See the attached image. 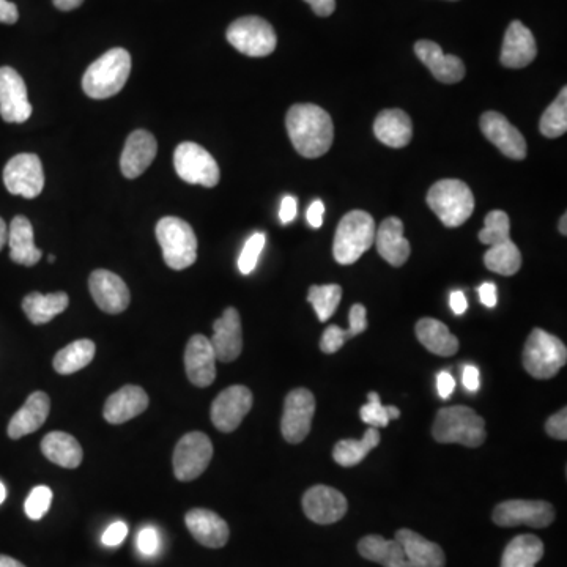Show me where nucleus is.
<instances>
[{"mask_svg":"<svg viewBox=\"0 0 567 567\" xmlns=\"http://www.w3.org/2000/svg\"><path fill=\"white\" fill-rule=\"evenodd\" d=\"M18 19V7L8 0H0V23L15 24Z\"/></svg>","mask_w":567,"mask_h":567,"instance_id":"nucleus-55","label":"nucleus"},{"mask_svg":"<svg viewBox=\"0 0 567 567\" xmlns=\"http://www.w3.org/2000/svg\"><path fill=\"white\" fill-rule=\"evenodd\" d=\"M566 221H567V215L566 213H564V215L561 216L560 219V227H558V229H560L561 234L563 235H567Z\"/></svg>","mask_w":567,"mask_h":567,"instance_id":"nucleus-61","label":"nucleus"},{"mask_svg":"<svg viewBox=\"0 0 567 567\" xmlns=\"http://www.w3.org/2000/svg\"><path fill=\"white\" fill-rule=\"evenodd\" d=\"M375 232V221L369 213L363 210L347 213L334 235V260L341 265L355 264L374 245Z\"/></svg>","mask_w":567,"mask_h":567,"instance_id":"nucleus-5","label":"nucleus"},{"mask_svg":"<svg viewBox=\"0 0 567 567\" xmlns=\"http://www.w3.org/2000/svg\"><path fill=\"white\" fill-rule=\"evenodd\" d=\"M0 567H26L12 556L0 555Z\"/></svg>","mask_w":567,"mask_h":567,"instance_id":"nucleus-58","label":"nucleus"},{"mask_svg":"<svg viewBox=\"0 0 567 567\" xmlns=\"http://www.w3.org/2000/svg\"><path fill=\"white\" fill-rule=\"evenodd\" d=\"M265 241H267V237L262 232L252 235L246 241L245 248L241 251L240 259H238V268H240L243 275H251L254 268H256L257 260H259L260 254L264 251Z\"/></svg>","mask_w":567,"mask_h":567,"instance_id":"nucleus-44","label":"nucleus"},{"mask_svg":"<svg viewBox=\"0 0 567 567\" xmlns=\"http://www.w3.org/2000/svg\"><path fill=\"white\" fill-rule=\"evenodd\" d=\"M130 73V52L123 48L109 49L87 68L82 89L93 100H106L122 92Z\"/></svg>","mask_w":567,"mask_h":567,"instance_id":"nucleus-2","label":"nucleus"},{"mask_svg":"<svg viewBox=\"0 0 567 567\" xmlns=\"http://www.w3.org/2000/svg\"><path fill=\"white\" fill-rule=\"evenodd\" d=\"M216 355L210 339L196 334L185 350V369L189 382L197 388H207L216 378Z\"/></svg>","mask_w":567,"mask_h":567,"instance_id":"nucleus-19","label":"nucleus"},{"mask_svg":"<svg viewBox=\"0 0 567 567\" xmlns=\"http://www.w3.org/2000/svg\"><path fill=\"white\" fill-rule=\"evenodd\" d=\"M51 410V399L43 391H35L27 397L26 404L19 408L8 424V437L12 440L34 434L46 423Z\"/></svg>","mask_w":567,"mask_h":567,"instance_id":"nucleus-26","label":"nucleus"},{"mask_svg":"<svg viewBox=\"0 0 567 567\" xmlns=\"http://www.w3.org/2000/svg\"><path fill=\"white\" fill-rule=\"evenodd\" d=\"M416 338L434 355L453 356L459 350V339L445 323L430 317H424L416 323Z\"/></svg>","mask_w":567,"mask_h":567,"instance_id":"nucleus-32","label":"nucleus"},{"mask_svg":"<svg viewBox=\"0 0 567 567\" xmlns=\"http://www.w3.org/2000/svg\"><path fill=\"white\" fill-rule=\"evenodd\" d=\"M511 221L506 213L501 210H493L484 219V227L479 232V241L482 245L493 246L503 241L511 240Z\"/></svg>","mask_w":567,"mask_h":567,"instance_id":"nucleus-42","label":"nucleus"},{"mask_svg":"<svg viewBox=\"0 0 567 567\" xmlns=\"http://www.w3.org/2000/svg\"><path fill=\"white\" fill-rule=\"evenodd\" d=\"M567 349L560 338L534 328L523 347L522 363L531 377L549 380L566 366Z\"/></svg>","mask_w":567,"mask_h":567,"instance_id":"nucleus-6","label":"nucleus"},{"mask_svg":"<svg viewBox=\"0 0 567 567\" xmlns=\"http://www.w3.org/2000/svg\"><path fill=\"white\" fill-rule=\"evenodd\" d=\"M227 41L238 52L249 57L270 56L278 45L275 29L259 16H245L230 24Z\"/></svg>","mask_w":567,"mask_h":567,"instance_id":"nucleus-8","label":"nucleus"},{"mask_svg":"<svg viewBox=\"0 0 567 567\" xmlns=\"http://www.w3.org/2000/svg\"><path fill=\"white\" fill-rule=\"evenodd\" d=\"M542 556L544 542L534 534H520L506 545L501 567H536Z\"/></svg>","mask_w":567,"mask_h":567,"instance_id":"nucleus-35","label":"nucleus"},{"mask_svg":"<svg viewBox=\"0 0 567 567\" xmlns=\"http://www.w3.org/2000/svg\"><path fill=\"white\" fill-rule=\"evenodd\" d=\"M484 264L498 275H516L522 267V254L514 241H503L498 245L490 246L489 251L484 254Z\"/></svg>","mask_w":567,"mask_h":567,"instance_id":"nucleus-39","label":"nucleus"},{"mask_svg":"<svg viewBox=\"0 0 567 567\" xmlns=\"http://www.w3.org/2000/svg\"><path fill=\"white\" fill-rule=\"evenodd\" d=\"M126 534H128V527L125 522L112 523L111 527L104 531L103 544L108 547H117L125 541Z\"/></svg>","mask_w":567,"mask_h":567,"instance_id":"nucleus-48","label":"nucleus"},{"mask_svg":"<svg viewBox=\"0 0 567 567\" xmlns=\"http://www.w3.org/2000/svg\"><path fill=\"white\" fill-rule=\"evenodd\" d=\"M287 133L304 158H319L331 149L334 125L330 114L317 104H295L287 112Z\"/></svg>","mask_w":567,"mask_h":567,"instance_id":"nucleus-1","label":"nucleus"},{"mask_svg":"<svg viewBox=\"0 0 567 567\" xmlns=\"http://www.w3.org/2000/svg\"><path fill=\"white\" fill-rule=\"evenodd\" d=\"M185 523L193 538L208 549H221L229 541V525L223 517L210 509L189 511Z\"/></svg>","mask_w":567,"mask_h":567,"instance_id":"nucleus-24","label":"nucleus"},{"mask_svg":"<svg viewBox=\"0 0 567 567\" xmlns=\"http://www.w3.org/2000/svg\"><path fill=\"white\" fill-rule=\"evenodd\" d=\"M51 501L52 492L49 487H35L27 497L26 504H24L27 517L32 520H40L41 517H45L46 512L49 511V506H51Z\"/></svg>","mask_w":567,"mask_h":567,"instance_id":"nucleus-45","label":"nucleus"},{"mask_svg":"<svg viewBox=\"0 0 567 567\" xmlns=\"http://www.w3.org/2000/svg\"><path fill=\"white\" fill-rule=\"evenodd\" d=\"M52 2L62 12H71V10H75V8H79L84 4V0H52Z\"/></svg>","mask_w":567,"mask_h":567,"instance_id":"nucleus-57","label":"nucleus"},{"mask_svg":"<svg viewBox=\"0 0 567 567\" xmlns=\"http://www.w3.org/2000/svg\"><path fill=\"white\" fill-rule=\"evenodd\" d=\"M427 205L446 227L462 226L475 212V196L467 183L446 178L430 186Z\"/></svg>","mask_w":567,"mask_h":567,"instance_id":"nucleus-4","label":"nucleus"},{"mask_svg":"<svg viewBox=\"0 0 567 567\" xmlns=\"http://www.w3.org/2000/svg\"><path fill=\"white\" fill-rule=\"evenodd\" d=\"M432 437L445 445L479 448L486 441V421L470 407L456 405L438 410L432 426Z\"/></svg>","mask_w":567,"mask_h":567,"instance_id":"nucleus-3","label":"nucleus"},{"mask_svg":"<svg viewBox=\"0 0 567 567\" xmlns=\"http://www.w3.org/2000/svg\"><path fill=\"white\" fill-rule=\"evenodd\" d=\"M538 56L533 32L520 21H512L504 34L500 62L506 68H525Z\"/></svg>","mask_w":567,"mask_h":567,"instance_id":"nucleus-20","label":"nucleus"},{"mask_svg":"<svg viewBox=\"0 0 567 567\" xmlns=\"http://www.w3.org/2000/svg\"><path fill=\"white\" fill-rule=\"evenodd\" d=\"M358 552L364 560L374 561L383 567H413L405 556L402 545L394 539L382 538L378 534H371L358 542Z\"/></svg>","mask_w":567,"mask_h":567,"instance_id":"nucleus-31","label":"nucleus"},{"mask_svg":"<svg viewBox=\"0 0 567 567\" xmlns=\"http://www.w3.org/2000/svg\"><path fill=\"white\" fill-rule=\"evenodd\" d=\"M380 440L382 437L375 427H369L361 440H341L333 449L334 462L345 468L355 467L380 445Z\"/></svg>","mask_w":567,"mask_h":567,"instance_id":"nucleus-37","label":"nucleus"},{"mask_svg":"<svg viewBox=\"0 0 567 567\" xmlns=\"http://www.w3.org/2000/svg\"><path fill=\"white\" fill-rule=\"evenodd\" d=\"M386 412H388V418H390V421L391 419H399V416H401V410L397 407H393V405H388V407H386Z\"/></svg>","mask_w":567,"mask_h":567,"instance_id":"nucleus-60","label":"nucleus"},{"mask_svg":"<svg viewBox=\"0 0 567 567\" xmlns=\"http://www.w3.org/2000/svg\"><path fill=\"white\" fill-rule=\"evenodd\" d=\"M158 152L155 136L149 131L138 130L126 139L120 156V169L126 178H138L149 169Z\"/></svg>","mask_w":567,"mask_h":567,"instance_id":"nucleus-22","label":"nucleus"},{"mask_svg":"<svg viewBox=\"0 0 567 567\" xmlns=\"http://www.w3.org/2000/svg\"><path fill=\"white\" fill-rule=\"evenodd\" d=\"M95 352H97V347L90 339H79V341L71 342L65 349L57 352L54 361H52V366L56 369L57 374H75V372L81 371L92 363Z\"/></svg>","mask_w":567,"mask_h":567,"instance_id":"nucleus-38","label":"nucleus"},{"mask_svg":"<svg viewBox=\"0 0 567 567\" xmlns=\"http://www.w3.org/2000/svg\"><path fill=\"white\" fill-rule=\"evenodd\" d=\"M212 457V440L202 432H189L175 446L172 459L175 478L183 482L194 481L207 470Z\"/></svg>","mask_w":567,"mask_h":567,"instance_id":"nucleus-10","label":"nucleus"},{"mask_svg":"<svg viewBox=\"0 0 567 567\" xmlns=\"http://www.w3.org/2000/svg\"><path fill=\"white\" fill-rule=\"evenodd\" d=\"M449 304H451V309H453L454 314L462 315L468 309L467 297H465L464 292L456 290V292L451 293L449 297Z\"/></svg>","mask_w":567,"mask_h":567,"instance_id":"nucleus-56","label":"nucleus"},{"mask_svg":"<svg viewBox=\"0 0 567 567\" xmlns=\"http://www.w3.org/2000/svg\"><path fill=\"white\" fill-rule=\"evenodd\" d=\"M555 508L547 501L509 500L493 509V522L498 527L512 528L527 525L531 528H547L555 520Z\"/></svg>","mask_w":567,"mask_h":567,"instance_id":"nucleus-11","label":"nucleus"},{"mask_svg":"<svg viewBox=\"0 0 567 567\" xmlns=\"http://www.w3.org/2000/svg\"><path fill=\"white\" fill-rule=\"evenodd\" d=\"M437 390L441 399H448L456 390V380L449 372L443 371L437 375Z\"/></svg>","mask_w":567,"mask_h":567,"instance_id":"nucleus-50","label":"nucleus"},{"mask_svg":"<svg viewBox=\"0 0 567 567\" xmlns=\"http://www.w3.org/2000/svg\"><path fill=\"white\" fill-rule=\"evenodd\" d=\"M149 408V396L141 386L126 385L108 397L104 404V419L111 424H123Z\"/></svg>","mask_w":567,"mask_h":567,"instance_id":"nucleus-27","label":"nucleus"},{"mask_svg":"<svg viewBox=\"0 0 567 567\" xmlns=\"http://www.w3.org/2000/svg\"><path fill=\"white\" fill-rule=\"evenodd\" d=\"M539 131L544 138H561L567 131V89L563 87L560 95L545 109L539 122Z\"/></svg>","mask_w":567,"mask_h":567,"instance_id":"nucleus-40","label":"nucleus"},{"mask_svg":"<svg viewBox=\"0 0 567 567\" xmlns=\"http://www.w3.org/2000/svg\"><path fill=\"white\" fill-rule=\"evenodd\" d=\"M32 115L27 87L18 71L0 68V117L7 123H24Z\"/></svg>","mask_w":567,"mask_h":567,"instance_id":"nucleus-16","label":"nucleus"},{"mask_svg":"<svg viewBox=\"0 0 567 567\" xmlns=\"http://www.w3.org/2000/svg\"><path fill=\"white\" fill-rule=\"evenodd\" d=\"M4 183L8 193L35 199L45 188V172L40 158L34 153H19L8 161L4 169Z\"/></svg>","mask_w":567,"mask_h":567,"instance_id":"nucleus-12","label":"nucleus"},{"mask_svg":"<svg viewBox=\"0 0 567 567\" xmlns=\"http://www.w3.org/2000/svg\"><path fill=\"white\" fill-rule=\"evenodd\" d=\"M304 2L311 5L315 15L322 16V18L333 15L336 10V0H304Z\"/></svg>","mask_w":567,"mask_h":567,"instance_id":"nucleus-54","label":"nucleus"},{"mask_svg":"<svg viewBox=\"0 0 567 567\" xmlns=\"http://www.w3.org/2000/svg\"><path fill=\"white\" fill-rule=\"evenodd\" d=\"M252 402L254 397L246 386L235 385L221 391L213 401L210 412L213 426L224 434L234 432L251 412Z\"/></svg>","mask_w":567,"mask_h":567,"instance_id":"nucleus-14","label":"nucleus"},{"mask_svg":"<svg viewBox=\"0 0 567 567\" xmlns=\"http://www.w3.org/2000/svg\"><path fill=\"white\" fill-rule=\"evenodd\" d=\"M374 133L378 141L391 149H402L412 141V119L402 109H385L375 119Z\"/></svg>","mask_w":567,"mask_h":567,"instance_id":"nucleus-28","label":"nucleus"},{"mask_svg":"<svg viewBox=\"0 0 567 567\" xmlns=\"http://www.w3.org/2000/svg\"><path fill=\"white\" fill-rule=\"evenodd\" d=\"M48 260L49 262H56V256H49Z\"/></svg>","mask_w":567,"mask_h":567,"instance_id":"nucleus-63","label":"nucleus"},{"mask_svg":"<svg viewBox=\"0 0 567 567\" xmlns=\"http://www.w3.org/2000/svg\"><path fill=\"white\" fill-rule=\"evenodd\" d=\"M481 131L504 156L522 161L527 158V141L500 112L487 111L481 117Z\"/></svg>","mask_w":567,"mask_h":567,"instance_id":"nucleus-15","label":"nucleus"},{"mask_svg":"<svg viewBox=\"0 0 567 567\" xmlns=\"http://www.w3.org/2000/svg\"><path fill=\"white\" fill-rule=\"evenodd\" d=\"M342 300V287L338 284L309 287L308 301L314 306L320 322H327Z\"/></svg>","mask_w":567,"mask_h":567,"instance_id":"nucleus-41","label":"nucleus"},{"mask_svg":"<svg viewBox=\"0 0 567 567\" xmlns=\"http://www.w3.org/2000/svg\"><path fill=\"white\" fill-rule=\"evenodd\" d=\"M41 453L45 454L52 464L70 470L78 468L84 457L79 441L67 432H51L46 435L41 441Z\"/></svg>","mask_w":567,"mask_h":567,"instance_id":"nucleus-33","label":"nucleus"},{"mask_svg":"<svg viewBox=\"0 0 567 567\" xmlns=\"http://www.w3.org/2000/svg\"><path fill=\"white\" fill-rule=\"evenodd\" d=\"M213 350L216 360L221 363H232L237 360L243 350V330L237 309L227 308L223 315L213 323Z\"/></svg>","mask_w":567,"mask_h":567,"instance_id":"nucleus-21","label":"nucleus"},{"mask_svg":"<svg viewBox=\"0 0 567 567\" xmlns=\"http://www.w3.org/2000/svg\"><path fill=\"white\" fill-rule=\"evenodd\" d=\"M8 240V226L5 224L4 219L0 218V251L7 245Z\"/></svg>","mask_w":567,"mask_h":567,"instance_id":"nucleus-59","label":"nucleus"},{"mask_svg":"<svg viewBox=\"0 0 567 567\" xmlns=\"http://www.w3.org/2000/svg\"><path fill=\"white\" fill-rule=\"evenodd\" d=\"M298 215V202L293 196H286L282 199L279 219L282 224H290Z\"/></svg>","mask_w":567,"mask_h":567,"instance_id":"nucleus-49","label":"nucleus"},{"mask_svg":"<svg viewBox=\"0 0 567 567\" xmlns=\"http://www.w3.org/2000/svg\"><path fill=\"white\" fill-rule=\"evenodd\" d=\"M10 259L24 267H34L40 262L41 249L35 246L34 227L26 216H16L8 226Z\"/></svg>","mask_w":567,"mask_h":567,"instance_id":"nucleus-30","label":"nucleus"},{"mask_svg":"<svg viewBox=\"0 0 567 567\" xmlns=\"http://www.w3.org/2000/svg\"><path fill=\"white\" fill-rule=\"evenodd\" d=\"M303 511L309 520L319 525L339 522L349 511L347 498L339 490L328 486H314L306 490Z\"/></svg>","mask_w":567,"mask_h":567,"instance_id":"nucleus-17","label":"nucleus"},{"mask_svg":"<svg viewBox=\"0 0 567 567\" xmlns=\"http://www.w3.org/2000/svg\"><path fill=\"white\" fill-rule=\"evenodd\" d=\"M174 166L178 177L191 185L215 188L221 178L215 158L196 142L178 145L174 153Z\"/></svg>","mask_w":567,"mask_h":567,"instance_id":"nucleus-9","label":"nucleus"},{"mask_svg":"<svg viewBox=\"0 0 567 567\" xmlns=\"http://www.w3.org/2000/svg\"><path fill=\"white\" fill-rule=\"evenodd\" d=\"M366 315L367 311L363 304H353L349 315V330H341L338 325L328 327L323 333L322 341H320V350L331 355V353L339 352L349 339L355 338L358 334H363L367 330Z\"/></svg>","mask_w":567,"mask_h":567,"instance_id":"nucleus-36","label":"nucleus"},{"mask_svg":"<svg viewBox=\"0 0 567 567\" xmlns=\"http://www.w3.org/2000/svg\"><path fill=\"white\" fill-rule=\"evenodd\" d=\"M462 382H464L465 388L471 393H476L481 386V378H479L478 367L467 366L462 372Z\"/></svg>","mask_w":567,"mask_h":567,"instance_id":"nucleus-51","label":"nucleus"},{"mask_svg":"<svg viewBox=\"0 0 567 567\" xmlns=\"http://www.w3.org/2000/svg\"><path fill=\"white\" fill-rule=\"evenodd\" d=\"M479 298H481V303L487 308H495L497 306V287L493 282H484L481 287H479Z\"/></svg>","mask_w":567,"mask_h":567,"instance_id":"nucleus-52","label":"nucleus"},{"mask_svg":"<svg viewBox=\"0 0 567 567\" xmlns=\"http://www.w3.org/2000/svg\"><path fill=\"white\" fill-rule=\"evenodd\" d=\"M396 541L402 545L413 567H445L446 556L440 545L427 541L416 531L402 528L396 531Z\"/></svg>","mask_w":567,"mask_h":567,"instance_id":"nucleus-29","label":"nucleus"},{"mask_svg":"<svg viewBox=\"0 0 567 567\" xmlns=\"http://www.w3.org/2000/svg\"><path fill=\"white\" fill-rule=\"evenodd\" d=\"M156 238L164 262L172 270H186L197 260V238L193 227L177 216H166L156 224Z\"/></svg>","mask_w":567,"mask_h":567,"instance_id":"nucleus-7","label":"nucleus"},{"mask_svg":"<svg viewBox=\"0 0 567 567\" xmlns=\"http://www.w3.org/2000/svg\"><path fill=\"white\" fill-rule=\"evenodd\" d=\"M89 289L98 308L106 314H120L130 306V289L112 271H93L89 278Z\"/></svg>","mask_w":567,"mask_h":567,"instance_id":"nucleus-18","label":"nucleus"},{"mask_svg":"<svg viewBox=\"0 0 567 567\" xmlns=\"http://www.w3.org/2000/svg\"><path fill=\"white\" fill-rule=\"evenodd\" d=\"M315 413V397L306 388H297L287 394L282 413L281 432L290 445H300L311 432Z\"/></svg>","mask_w":567,"mask_h":567,"instance_id":"nucleus-13","label":"nucleus"},{"mask_svg":"<svg viewBox=\"0 0 567 567\" xmlns=\"http://www.w3.org/2000/svg\"><path fill=\"white\" fill-rule=\"evenodd\" d=\"M5 498H7V489H5L4 484L0 482V504L4 503Z\"/></svg>","mask_w":567,"mask_h":567,"instance_id":"nucleus-62","label":"nucleus"},{"mask_svg":"<svg viewBox=\"0 0 567 567\" xmlns=\"http://www.w3.org/2000/svg\"><path fill=\"white\" fill-rule=\"evenodd\" d=\"M360 416L364 423L375 427V429H382V427H386L390 424L386 407L382 404L380 396H378L375 391H371V393L367 394V404L361 407Z\"/></svg>","mask_w":567,"mask_h":567,"instance_id":"nucleus-43","label":"nucleus"},{"mask_svg":"<svg viewBox=\"0 0 567 567\" xmlns=\"http://www.w3.org/2000/svg\"><path fill=\"white\" fill-rule=\"evenodd\" d=\"M545 432L555 440H567V408H561L560 412L550 416L545 423Z\"/></svg>","mask_w":567,"mask_h":567,"instance_id":"nucleus-46","label":"nucleus"},{"mask_svg":"<svg viewBox=\"0 0 567 567\" xmlns=\"http://www.w3.org/2000/svg\"><path fill=\"white\" fill-rule=\"evenodd\" d=\"M323 216H325V205L322 201H314L311 207L308 208V218L309 226L314 227V229H319L323 224Z\"/></svg>","mask_w":567,"mask_h":567,"instance_id":"nucleus-53","label":"nucleus"},{"mask_svg":"<svg viewBox=\"0 0 567 567\" xmlns=\"http://www.w3.org/2000/svg\"><path fill=\"white\" fill-rule=\"evenodd\" d=\"M415 54L429 68L437 81L443 84H456L465 78V65L459 57L446 56L435 41L419 40L415 45Z\"/></svg>","mask_w":567,"mask_h":567,"instance_id":"nucleus-23","label":"nucleus"},{"mask_svg":"<svg viewBox=\"0 0 567 567\" xmlns=\"http://www.w3.org/2000/svg\"><path fill=\"white\" fill-rule=\"evenodd\" d=\"M68 304L70 298L65 292L49 293V295L32 292L23 300V311L34 325H45L62 314L68 308Z\"/></svg>","mask_w":567,"mask_h":567,"instance_id":"nucleus-34","label":"nucleus"},{"mask_svg":"<svg viewBox=\"0 0 567 567\" xmlns=\"http://www.w3.org/2000/svg\"><path fill=\"white\" fill-rule=\"evenodd\" d=\"M377 251L388 264L402 267L412 254V246L404 237V223L396 216L386 218L375 232Z\"/></svg>","mask_w":567,"mask_h":567,"instance_id":"nucleus-25","label":"nucleus"},{"mask_svg":"<svg viewBox=\"0 0 567 567\" xmlns=\"http://www.w3.org/2000/svg\"><path fill=\"white\" fill-rule=\"evenodd\" d=\"M138 549L142 555L152 556L160 549V536L155 528H144L138 536Z\"/></svg>","mask_w":567,"mask_h":567,"instance_id":"nucleus-47","label":"nucleus"}]
</instances>
